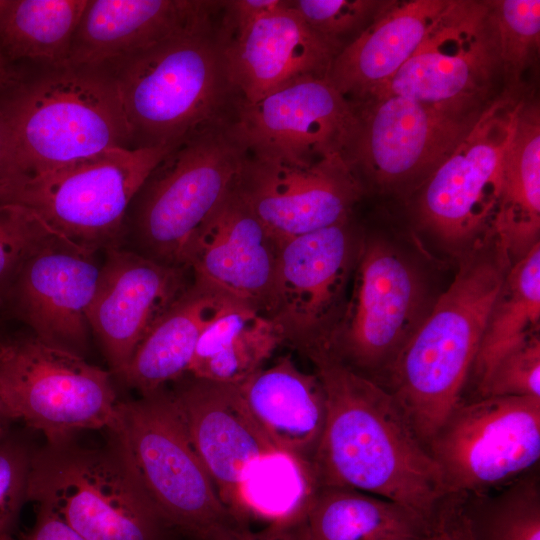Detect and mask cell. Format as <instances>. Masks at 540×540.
I'll list each match as a JSON object with an SVG mask.
<instances>
[{"mask_svg":"<svg viewBox=\"0 0 540 540\" xmlns=\"http://www.w3.org/2000/svg\"><path fill=\"white\" fill-rule=\"evenodd\" d=\"M307 358L326 400L325 424L311 462L316 487L385 498L443 530L455 496L390 393L324 350Z\"/></svg>","mask_w":540,"mask_h":540,"instance_id":"6da1fadb","label":"cell"},{"mask_svg":"<svg viewBox=\"0 0 540 540\" xmlns=\"http://www.w3.org/2000/svg\"><path fill=\"white\" fill-rule=\"evenodd\" d=\"M0 114L8 132L0 179L53 170L111 149H131L107 64L4 65Z\"/></svg>","mask_w":540,"mask_h":540,"instance_id":"7a4b0ae2","label":"cell"},{"mask_svg":"<svg viewBox=\"0 0 540 540\" xmlns=\"http://www.w3.org/2000/svg\"><path fill=\"white\" fill-rule=\"evenodd\" d=\"M511 265L493 237L467 251L447 290L383 373V388L425 446L463 401L490 312Z\"/></svg>","mask_w":540,"mask_h":540,"instance_id":"3957f363","label":"cell"},{"mask_svg":"<svg viewBox=\"0 0 540 540\" xmlns=\"http://www.w3.org/2000/svg\"><path fill=\"white\" fill-rule=\"evenodd\" d=\"M104 64L118 88L131 149L175 148L230 123L242 100L228 67L223 9L173 37Z\"/></svg>","mask_w":540,"mask_h":540,"instance_id":"277c9868","label":"cell"},{"mask_svg":"<svg viewBox=\"0 0 540 540\" xmlns=\"http://www.w3.org/2000/svg\"><path fill=\"white\" fill-rule=\"evenodd\" d=\"M100 447L74 438L35 449L28 502L55 513L84 540H182L146 492L119 440Z\"/></svg>","mask_w":540,"mask_h":540,"instance_id":"5b68a950","label":"cell"},{"mask_svg":"<svg viewBox=\"0 0 540 540\" xmlns=\"http://www.w3.org/2000/svg\"><path fill=\"white\" fill-rule=\"evenodd\" d=\"M231 122L186 139L157 164L130 203L123 242L154 261L185 267L189 244L235 189L248 156Z\"/></svg>","mask_w":540,"mask_h":540,"instance_id":"8992f818","label":"cell"},{"mask_svg":"<svg viewBox=\"0 0 540 540\" xmlns=\"http://www.w3.org/2000/svg\"><path fill=\"white\" fill-rule=\"evenodd\" d=\"M174 148H116L37 174L0 179V205L89 252L121 246L135 194Z\"/></svg>","mask_w":540,"mask_h":540,"instance_id":"52a82bcc","label":"cell"},{"mask_svg":"<svg viewBox=\"0 0 540 540\" xmlns=\"http://www.w3.org/2000/svg\"><path fill=\"white\" fill-rule=\"evenodd\" d=\"M0 400L12 421L42 433L46 443L120 428L111 372L32 333L0 338Z\"/></svg>","mask_w":540,"mask_h":540,"instance_id":"ba28073f","label":"cell"},{"mask_svg":"<svg viewBox=\"0 0 540 540\" xmlns=\"http://www.w3.org/2000/svg\"><path fill=\"white\" fill-rule=\"evenodd\" d=\"M115 434L166 520L188 540H207L238 521L220 499L190 438L173 392L166 386L120 401Z\"/></svg>","mask_w":540,"mask_h":540,"instance_id":"9c48e42d","label":"cell"},{"mask_svg":"<svg viewBox=\"0 0 540 540\" xmlns=\"http://www.w3.org/2000/svg\"><path fill=\"white\" fill-rule=\"evenodd\" d=\"M351 280V292L323 350L373 380L430 311L428 285L416 258L383 237L361 238Z\"/></svg>","mask_w":540,"mask_h":540,"instance_id":"30bf717a","label":"cell"},{"mask_svg":"<svg viewBox=\"0 0 540 540\" xmlns=\"http://www.w3.org/2000/svg\"><path fill=\"white\" fill-rule=\"evenodd\" d=\"M524 101L508 91L488 102L424 181L420 220L448 248L469 251L491 237L506 157Z\"/></svg>","mask_w":540,"mask_h":540,"instance_id":"8fae6325","label":"cell"},{"mask_svg":"<svg viewBox=\"0 0 540 540\" xmlns=\"http://www.w3.org/2000/svg\"><path fill=\"white\" fill-rule=\"evenodd\" d=\"M454 496L499 489L540 458V398L462 401L426 445Z\"/></svg>","mask_w":540,"mask_h":540,"instance_id":"7c38bea8","label":"cell"},{"mask_svg":"<svg viewBox=\"0 0 540 540\" xmlns=\"http://www.w3.org/2000/svg\"><path fill=\"white\" fill-rule=\"evenodd\" d=\"M358 126L355 105L328 76L300 78L254 102L241 100L231 122L248 155L301 166L349 160Z\"/></svg>","mask_w":540,"mask_h":540,"instance_id":"4fadbf2b","label":"cell"},{"mask_svg":"<svg viewBox=\"0 0 540 540\" xmlns=\"http://www.w3.org/2000/svg\"><path fill=\"white\" fill-rule=\"evenodd\" d=\"M360 240L348 219L280 242L269 317L306 357L325 348L342 313Z\"/></svg>","mask_w":540,"mask_h":540,"instance_id":"5bb4252c","label":"cell"},{"mask_svg":"<svg viewBox=\"0 0 540 540\" xmlns=\"http://www.w3.org/2000/svg\"><path fill=\"white\" fill-rule=\"evenodd\" d=\"M349 164L380 188L428 176L455 149L484 109L423 103L402 96L366 100Z\"/></svg>","mask_w":540,"mask_h":540,"instance_id":"9a60e30c","label":"cell"},{"mask_svg":"<svg viewBox=\"0 0 540 540\" xmlns=\"http://www.w3.org/2000/svg\"><path fill=\"white\" fill-rule=\"evenodd\" d=\"M500 67L487 1H451L410 59L366 100L396 95L478 109L488 103L491 80Z\"/></svg>","mask_w":540,"mask_h":540,"instance_id":"2e32d148","label":"cell"},{"mask_svg":"<svg viewBox=\"0 0 540 540\" xmlns=\"http://www.w3.org/2000/svg\"><path fill=\"white\" fill-rule=\"evenodd\" d=\"M235 191L280 243L348 220L362 184L343 157L301 166L248 155Z\"/></svg>","mask_w":540,"mask_h":540,"instance_id":"e0dca14e","label":"cell"},{"mask_svg":"<svg viewBox=\"0 0 540 540\" xmlns=\"http://www.w3.org/2000/svg\"><path fill=\"white\" fill-rule=\"evenodd\" d=\"M191 282L188 268L121 246L105 250L87 318L111 374L122 378L140 342Z\"/></svg>","mask_w":540,"mask_h":540,"instance_id":"ac0fdd59","label":"cell"},{"mask_svg":"<svg viewBox=\"0 0 540 540\" xmlns=\"http://www.w3.org/2000/svg\"><path fill=\"white\" fill-rule=\"evenodd\" d=\"M95 254L47 230L25 257L8 296L32 334L81 356L101 268Z\"/></svg>","mask_w":540,"mask_h":540,"instance_id":"d6986e66","label":"cell"},{"mask_svg":"<svg viewBox=\"0 0 540 540\" xmlns=\"http://www.w3.org/2000/svg\"><path fill=\"white\" fill-rule=\"evenodd\" d=\"M171 390L220 499L236 518L247 476L279 450L250 413L237 385L186 374Z\"/></svg>","mask_w":540,"mask_h":540,"instance_id":"ffe728a7","label":"cell"},{"mask_svg":"<svg viewBox=\"0 0 540 540\" xmlns=\"http://www.w3.org/2000/svg\"><path fill=\"white\" fill-rule=\"evenodd\" d=\"M279 247L234 189L192 239L184 266L194 281L269 316Z\"/></svg>","mask_w":540,"mask_h":540,"instance_id":"44dd1931","label":"cell"},{"mask_svg":"<svg viewBox=\"0 0 540 540\" xmlns=\"http://www.w3.org/2000/svg\"><path fill=\"white\" fill-rule=\"evenodd\" d=\"M224 28L230 75L244 102L300 78L328 76L342 50L311 29L290 0L247 25Z\"/></svg>","mask_w":540,"mask_h":540,"instance_id":"7402d4cb","label":"cell"},{"mask_svg":"<svg viewBox=\"0 0 540 540\" xmlns=\"http://www.w3.org/2000/svg\"><path fill=\"white\" fill-rule=\"evenodd\" d=\"M224 1L86 0L69 62L109 63L149 48L218 15Z\"/></svg>","mask_w":540,"mask_h":540,"instance_id":"603a6c76","label":"cell"},{"mask_svg":"<svg viewBox=\"0 0 540 540\" xmlns=\"http://www.w3.org/2000/svg\"><path fill=\"white\" fill-rule=\"evenodd\" d=\"M451 0L388 2L335 57L328 73L349 100L363 102L410 59Z\"/></svg>","mask_w":540,"mask_h":540,"instance_id":"cb8c5ba5","label":"cell"},{"mask_svg":"<svg viewBox=\"0 0 540 540\" xmlns=\"http://www.w3.org/2000/svg\"><path fill=\"white\" fill-rule=\"evenodd\" d=\"M237 387L272 444L311 466L326 419L325 394L318 376L299 369L287 354Z\"/></svg>","mask_w":540,"mask_h":540,"instance_id":"d4e9b609","label":"cell"},{"mask_svg":"<svg viewBox=\"0 0 540 540\" xmlns=\"http://www.w3.org/2000/svg\"><path fill=\"white\" fill-rule=\"evenodd\" d=\"M271 530L285 540H393L442 531L403 505L339 487H317L295 522Z\"/></svg>","mask_w":540,"mask_h":540,"instance_id":"484cf974","label":"cell"},{"mask_svg":"<svg viewBox=\"0 0 540 540\" xmlns=\"http://www.w3.org/2000/svg\"><path fill=\"white\" fill-rule=\"evenodd\" d=\"M227 297L192 278L140 342L121 379L145 395L186 375L203 329Z\"/></svg>","mask_w":540,"mask_h":540,"instance_id":"4316f807","label":"cell"},{"mask_svg":"<svg viewBox=\"0 0 540 540\" xmlns=\"http://www.w3.org/2000/svg\"><path fill=\"white\" fill-rule=\"evenodd\" d=\"M282 343V331L271 317L227 297L203 329L187 374L239 385Z\"/></svg>","mask_w":540,"mask_h":540,"instance_id":"83f0119b","label":"cell"},{"mask_svg":"<svg viewBox=\"0 0 540 540\" xmlns=\"http://www.w3.org/2000/svg\"><path fill=\"white\" fill-rule=\"evenodd\" d=\"M540 116L524 101L507 153L491 236L511 263L539 243Z\"/></svg>","mask_w":540,"mask_h":540,"instance_id":"f1b7e54d","label":"cell"},{"mask_svg":"<svg viewBox=\"0 0 540 540\" xmlns=\"http://www.w3.org/2000/svg\"><path fill=\"white\" fill-rule=\"evenodd\" d=\"M86 0H0V62H68Z\"/></svg>","mask_w":540,"mask_h":540,"instance_id":"f546056e","label":"cell"},{"mask_svg":"<svg viewBox=\"0 0 540 540\" xmlns=\"http://www.w3.org/2000/svg\"><path fill=\"white\" fill-rule=\"evenodd\" d=\"M540 243L509 268L490 312L471 372L477 387L498 360L539 333Z\"/></svg>","mask_w":540,"mask_h":540,"instance_id":"4dcf8cb0","label":"cell"},{"mask_svg":"<svg viewBox=\"0 0 540 540\" xmlns=\"http://www.w3.org/2000/svg\"><path fill=\"white\" fill-rule=\"evenodd\" d=\"M457 510L470 540H540L538 471L491 492L459 495Z\"/></svg>","mask_w":540,"mask_h":540,"instance_id":"1f68e13d","label":"cell"},{"mask_svg":"<svg viewBox=\"0 0 540 540\" xmlns=\"http://www.w3.org/2000/svg\"><path fill=\"white\" fill-rule=\"evenodd\" d=\"M502 68L518 81L534 60L540 43L539 0L487 1Z\"/></svg>","mask_w":540,"mask_h":540,"instance_id":"d6a6232c","label":"cell"},{"mask_svg":"<svg viewBox=\"0 0 540 540\" xmlns=\"http://www.w3.org/2000/svg\"><path fill=\"white\" fill-rule=\"evenodd\" d=\"M35 447L11 430H0V538L11 536L23 505Z\"/></svg>","mask_w":540,"mask_h":540,"instance_id":"836d02e7","label":"cell"},{"mask_svg":"<svg viewBox=\"0 0 540 540\" xmlns=\"http://www.w3.org/2000/svg\"><path fill=\"white\" fill-rule=\"evenodd\" d=\"M477 391L479 397L540 398L539 333L505 353Z\"/></svg>","mask_w":540,"mask_h":540,"instance_id":"e575fe53","label":"cell"},{"mask_svg":"<svg viewBox=\"0 0 540 540\" xmlns=\"http://www.w3.org/2000/svg\"><path fill=\"white\" fill-rule=\"evenodd\" d=\"M387 3L375 0H290L291 7L311 29L342 49V37L358 32Z\"/></svg>","mask_w":540,"mask_h":540,"instance_id":"d590c367","label":"cell"},{"mask_svg":"<svg viewBox=\"0 0 540 540\" xmlns=\"http://www.w3.org/2000/svg\"><path fill=\"white\" fill-rule=\"evenodd\" d=\"M45 232L27 213L0 205V305L8 300L21 264Z\"/></svg>","mask_w":540,"mask_h":540,"instance_id":"8d00e7d4","label":"cell"},{"mask_svg":"<svg viewBox=\"0 0 540 540\" xmlns=\"http://www.w3.org/2000/svg\"><path fill=\"white\" fill-rule=\"evenodd\" d=\"M0 540H16L6 536ZM18 540H84L55 513L43 506H37L32 528Z\"/></svg>","mask_w":540,"mask_h":540,"instance_id":"74e56055","label":"cell"},{"mask_svg":"<svg viewBox=\"0 0 540 540\" xmlns=\"http://www.w3.org/2000/svg\"><path fill=\"white\" fill-rule=\"evenodd\" d=\"M207 540H285V538L267 529L260 533H254L248 524L235 522L215 530Z\"/></svg>","mask_w":540,"mask_h":540,"instance_id":"f35d334b","label":"cell"},{"mask_svg":"<svg viewBox=\"0 0 540 540\" xmlns=\"http://www.w3.org/2000/svg\"><path fill=\"white\" fill-rule=\"evenodd\" d=\"M451 531V540H470L466 526L458 513L457 506L451 518Z\"/></svg>","mask_w":540,"mask_h":540,"instance_id":"ab89813d","label":"cell"},{"mask_svg":"<svg viewBox=\"0 0 540 540\" xmlns=\"http://www.w3.org/2000/svg\"><path fill=\"white\" fill-rule=\"evenodd\" d=\"M452 537V531H451V519L446 524L444 530L437 532L435 534H431L428 536H422V537H410V538H399V539H393V540H451Z\"/></svg>","mask_w":540,"mask_h":540,"instance_id":"60d3db41","label":"cell"},{"mask_svg":"<svg viewBox=\"0 0 540 540\" xmlns=\"http://www.w3.org/2000/svg\"><path fill=\"white\" fill-rule=\"evenodd\" d=\"M8 151V132L6 124L0 114V170L5 162Z\"/></svg>","mask_w":540,"mask_h":540,"instance_id":"b9f144b4","label":"cell"},{"mask_svg":"<svg viewBox=\"0 0 540 540\" xmlns=\"http://www.w3.org/2000/svg\"><path fill=\"white\" fill-rule=\"evenodd\" d=\"M13 421L8 417L3 404L0 400V430L3 428H6L7 426L11 425Z\"/></svg>","mask_w":540,"mask_h":540,"instance_id":"7bdbcfd3","label":"cell"},{"mask_svg":"<svg viewBox=\"0 0 540 540\" xmlns=\"http://www.w3.org/2000/svg\"><path fill=\"white\" fill-rule=\"evenodd\" d=\"M4 76V65L0 62V84Z\"/></svg>","mask_w":540,"mask_h":540,"instance_id":"ee69618b","label":"cell"}]
</instances>
